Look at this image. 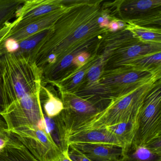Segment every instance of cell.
Wrapping results in <instances>:
<instances>
[{
  "mask_svg": "<svg viewBox=\"0 0 161 161\" xmlns=\"http://www.w3.org/2000/svg\"><path fill=\"white\" fill-rule=\"evenodd\" d=\"M87 3L85 6L83 13ZM95 3H89L84 15H80L74 26H72V9L71 4L69 10L55 22L44 38L30 53L37 65L43 69L45 67L54 64L65 55H76L79 51L92 44L88 42L94 39L93 26L86 22L87 16Z\"/></svg>",
  "mask_w": 161,
  "mask_h": 161,
  "instance_id": "obj_1",
  "label": "cell"
},
{
  "mask_svg": "<svg viewBox=\"0 0 161 161\" xmlns=\"http://www.w3.org/2000/svg\"><path fill=\"white\" fill-rule=\"evenodd\" d=\"M156 81H152L112 100L105 109L96 114L76 132L102 129L122 122H136L144 100L155 86Z\"/></svg>",
  "mask_w": 161,
  "mask_h": 161,
  "instance_id": "obj_2",
  "label": "cell"
},
{
  "mask_svg": "<svg viewBox=\"0 0 161 161\" xmlns=\"http://www.w3.org/2000/svg\"><path fill=\"white\" fill-rule=\"evenodd\" d=\"M161 137L160 87L153 90L144 100L136 118L133 144L145 147L153 139Z\"/></svg>",
  "mask_w": 161,
  "mask_h": 161,
  "instance_id": "obj_3",
  "label": "cell"
},
{
  "mask_svg": "<svg viewBox=\"0 0 161 161\" xmlns=\"http://www.w3.org/2000/svg\"><path fill=\"white\" fill-rule=\"evenodd\" d=\"M0 116L6 122L9 131L19 127H38L44 117L40 92L12 103Z\"/></svg>",
  "mask_w": 161,
  "mask_h": 161,
  "instance_id": "obj_4",
  "label": "cell"
},
{
  "mask_svg": "<svg viewBox=\"0 0 161 161\" xmlns=\"http://www.w3.org/2000/svg\"><path fill=\"white\" fill-rule=\"evenodd\" d=\"M9 131L39 161H56L61 153L46 132L38 127H19Z\"/></svg>",
  "mask_w": 161,
  "mask_h": 161,
  "instance_id": "obj_5",
  "label": "cell"
},
{
  "mask_svg": "<svg viewBox=\"0 0 161 161\" xmlns=\"http://www.w3.org/2000/svg\"><path fill=\"white\" fill-rule=\"evenodd\" d=\"M60 94L64 108L59 115L68 136L87 123L100 112L92 103L74 94Z\"/></svg>",
  "mask_w": 161,
  "mask_h": 161,
  "instance_id": "obj_6",
  "label": "cell"
},
{
  "mask_svg": "<svg viewBox=\"0 0 161 161\" xmlns=\"http://www.w3.org/2000/svg\"><path fill=\"white\" fill-rule=\"evenodd\" d=\"M70 6L66 5L57 11L37 18L19 21L12 29L4 40L18 44L35 35L50 30L57 20L69 10Z\"/></svg>",
  "mask_w": 161,
  "mask_h": 161,
  "instance_id": "obj_7",
  "label": "cell"
},
{
  "mask_svg": "<svg viewBox=\"0 0 161 161\" xmlns=\"http://www.w3.org/2000/svg\"><path fill=\"white\" fill-rule=\"evenodd\" d=\"M69 147L91 161H117L123 150L121 147L109 144L76 143L69 144Z\"/></svg>",
  "mask_w": 161,
  "mask_h": 161,
  "instance_id": "obj_8",
  "label": "cell"
},
{
  "mask_svg": "<svg viewBox=\"0 0 161 161\" xmlns=\"http://www.w3.org/2000/svg\"><path fill=\"white\" fill-rule=\"evenodd\" d=\"M64 3L59 0H25L15 17L20 21L37 18L65 7Z\"/></svg>",
  "mask_w": 161,
  "mask_h": 161,
  "instance_id": "obj_9",
  "label": "cell"
},
{
  "mask_svg": "<svg viewBox=\"0 0 161 161\" xmlns=\"http://www.w3.org/2000/svg\"><path fill=\"white\" fill-rule=\"evenodd\" d=\"M38 128L46 132L61 153L67 151L69 146L67 134L59 115L49 117L44 114Z\"/></svg>",
  "mask_w": 161,
  "mask_h": 161,
  "instance_id": "obj_10",
  "label": "cell"
},
{
  "mask_svg": "<svg viewBox=\"0 0 161 161\" xmlns=\"http://www.w3.org/2000/svg\"><path fill=\"white\" fill-rule=\"evenodd\" d=\"M69 146L71 143L104 144L119 146L123 148L121 143L105 128L76 132L69 136Z\"/></svg>",
  "mask_w": 161,
  "mask_h": 161,
  "instance_id": "obj_11",
  "label": "cell"
},
{
  "mask_svg": "<svg viewBox=\"0 0 161 161\" xmlns=\"http://www.w3.org/2000/svg\"><path fill=\"white\" fill-rule=\"evenodd\" d=\"M10 132V138L0 149V161H39L24 145Z\"/></svg>",
  "mask_w": 161,
  "mask_h": 161,
  "instance_id": "obj_12",
  "label": "cell"
},
{
  "mask_svg": "<svg viewBox=\"0 0 161 161\" xmlns=\"http://www.w3.org/2000/svg\"><path fill=\"white\" fill-rule=\"evenodd\" d=\"M40 100L44 114L49 117H54L64 110L61 98L50 84L43 82L40 91Z\"/></svg>",
  "mask_w": 161,
  "mask_h": 161,
  "instance_id": "obj_13",
  "label": "cell"
},
{
  "mask_svg": "<svg viewBox=\"0 0 161 161\" xmlns=\"http://www.w3.org/2000/svg\"><path fill=\"white\" fill-rule=\"evenodd\" d=\"M136 42L130 45L121 47L112 56L114 62L121 64L124 62L144 54L154 52L161 51V44H136Z\"/></svg>",
  "mask_w": 161,
  "mask_h": 161,
  "instance_id": "obj_14",
  "label": "cell"
},
{
  "mask_svg": "<svg viewBox=\"0 0 161 161\" xmlns=\"http://www.w3.org/2000/svg\"><path fill=\"white\" fill-rule=\"evenodd\" d=\"M117 161H161V155L152 152L146 147L132 143L123 148L122 155Z\"/></svg>",
  "mask_w": 161,
  "mask_h": 161,
  "instance_id": "obj_15",
  "label": "cell"
},
{
  "mask_svg": "<svg viewBox=\"0 0 161 161\" xmlns=\"http://www.w3.org/2000/svg\"><path fill=\"white\" fill-rule=\"evenodd\" d=\"M123 146V148L132 144L136 129V122L129 121L105 127Z\"/></svg>",
  "mask_w": 161,
  "mask_h": 161,
  "instance_id": "obj_16",
  "label": "cell"
},
{
  "mask_svg": "<svg viewBox=\"0 0 161 161\" xmlns=\"http://www.w3.org/2000/svg\"><path fill=\"white\" fill-rule=\"evenodd\" d=\"M127 29L138 39L145 44H161V30L157 28L140 27L130 24Z\"/></svg>",
  "mask_w": 161,
  "mask_h": 161,
  "instance_id": "obj_17",
  "label": "cell"
},
{
  "mask_svg": "<svg viewBox=\"0 0 161 161\" xmlns=\"http://www.w3.org/2000/svg\"><path fill=\"white\" fill-rule=\"evenodd\" d=\"M25 0H0V30L15 17Z\"/></svg>",
  "mask_w": 161,
  "mask_h": 161,
  "instance_id": "obj_18",
  "label": "cell"
},
{
  "mask_svg": "<svg viewBox=\"0 0 161 161\" xmlns=\"http://www.w3.org/2000/svg\"><path fill=\"white\" fill-rule=\"evenodd\" d=\"M49 30L44 31L23 40L20 43H18L16 50L14 53L17 54L30 53L31 51L37 46V44L47 35Z\"/></svg>",
  "mask_w": 161,
  "mask_h": 161,
  "instance_id": "obj_19",
  "label": "cell"
},
{
  "mask_svg": "<svg viewBox=\"0 0 161 161\" xmlns=\"http://www.w3.org/2000/svg\"><path fill=\"white\" fill-rule=\"evenodd\" d=\"M128 7H130L133 13L135 11H145L154 7L161 6V1H139L129 2Z\"/></svg>",
  "mask_w": 161,
  "mask_h": 161,
  "instance_id": "obj_20",
  "label": "cell"
},
{
  "mask_svg": "<svg viewBox=\"0 0 161 161\" xmlns=\"http://www.w3.org/2000/svg\"><path fill=\"white\" fill-rule=\"evenodd\" d=\"M103 59H101V61L96 62L89 68L87 73L88 80L92 83L97 82L99 80L101 74L102 66L103 64Z\"/></svg>",
  "mask_w": 161,
  "mask_h": 161,
  "instance_id": "obj_21",
  "label": "cell"
},
{
  "mask_svg": "<svg viewBox=\"0 0 161 161\" xmlns=\"http://www.w3.org/2000/svg\"><path fill=\"white\" fill-rule=\"evenodd\" d=\"M10 138V132L6 122L0 116V149L5 147Z\"/></svg>",
  "mask_w": 161,
  "mask_h": 161,
  "instance_id": "obj_22",
  "label": "cell"
},
{
  "mask_svg": "<svg viewBox=\"0 0 161 161\" xmlns=\"http://www.w3.org/2000/svg\"><path fill=\"white\" fill-rule=\"evenodd\" d=\"M90 56V54L87 52H83L80 53L79 54H77L75 57H74L72 61V64L77 66L78 68L82 67L87 62L89 57Z\"/></svg>",
  "mask_w": 161,
  "mask_h": 161,
  "instance_id": "obj_23",
  "label": "cell"
},
{
  "mask_svg": "<svg viewBox=\"0 0 161 161\" xmlns=\"http://www.w3.org/2000/svg\"><path fill=\"white\" fill-rule=\"evenodd\" d=\"M145 147L152 152L161 155V137L153 139Z\"/></svg>",
  "mask_w": 161,
  "mask_h": 161,
  "instance_id": "obj_24",
  "label": "cell"
},
{
  "mask_svg": "<svg viewBox=\"0 0 161 161\" xmlns=\"http://www.w3.org/2000/svg\"><path fill=\"white\" fill-rule=\"evenodd\" d=\"M68 154L72 161H91L86 156L69 147Z\"/></svg>",
  "mask_w": 161,
  "mask_h": 161,
  "instance_id": "obj_25",
  "label": "cell"
},
{
  "mask_svg": "<svg viewBox=\"0 0 161 161\" xmlns=\"http://www.w3.org/2000/svg\"><path fill=\"white\" fill-rule=\"evenodd\" d=\"M5 111L4 101L2 92V83L1 77L0 75V115Z\"/></svg>",
  "mask_w": 161,
  "mask_h": 161,
  "instance_id": "obj_26",
  "label": "cell"
},
{
  "mask_svg": "<svg viewBox=\"0 0 161 161\" xmlns=\"http://www.w3.org/2000/svg\"><path fill=\"white\" fill-rule=\"evenodd\" d=\"M68 151L61 153L56 161H72L69 157Z\"/></svg>",
  "mask_w": 161,
  "mask_h": 161,
  "instance_id": "obj_27",
  "label": "cell"
},
{
  "mask_svg": "<svg viewBox=\"0 0 161 161\" xmlns=\"http://www.w3.org/2000/svg\"><path fill=\"white\" fill-rule=\"evenodd\" d=\"M107 28H108L109 31H116L119 29L117 21L116 20H113L112 22L109 23V25L107 26Z\"/></svg>",
  "mask_w": 161,
  "mask_h": 161,
  "instance_id": "obj_28",
  "label": "cell"
},
{
  "mask_svg": "<svg viewBox=\"0 0 161 161\" xmlns=\"http://www.w3.org/2000/svg\"><path fill=\"white\" fill-rule=\"evenodd\" d=\"M117 21L119 29L123 28V27H124V26H125V23H124L123 21H120V20Z\"/></svg>",
  "mask_w": 161,
  "mask_h": 161,
  "instance_id": "obj_29",
  "label": "cell"
}]
</instances>
